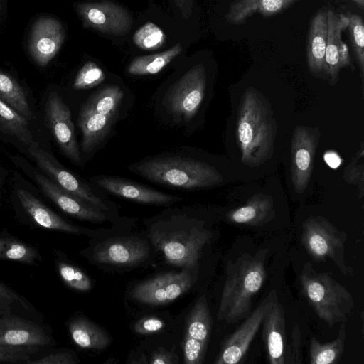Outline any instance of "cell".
Segmentation results:
<instances>
[{"label":"cell","mask_w":364,"mask_h":364,"mask_svg":"<svg viewBox=\"0 0 364 364\" xmlns=\"http://www.w3.org/2000/svg\"><path fill=\"white\" fill-rule=\"evenodd\" d=\"M268 253L267 248L243 253L228 263L218 311L219 321L232 324L250 314L252 299L266 278Z\"/></svg>","instance_id":"6da1fadb"},{"label":"cell","mask_w":364,"mask_h":364,"mask_svg":"<svg viewBox=\"0 0 364 364\" xmlns=\"http://www.w3.org/2000/svg\"><path fill=\"white\" fill-rule=\"evenodd\" d=\"M129 169L158 184L186 190L212 187L222 181L215 168L185 156H156L132 164Z\"/></svg>","instance_id":"7a4b0ae2"},{"label":"cell","mask_w":364,"mask_h":364,"mask_svg":"<svg viewBox=\"0 0 364 364\" xmlns=\"http://www.w3.org/2000/svg\"><path fill=\"white\" fill-rule=\"evenodd\" d=\"M301 290L318 317L331 328L346 323L355 307L352 294L327 272L305 262L299 274Z\"/></svg>","instance_id":"3957f363"},{"label":"cell","mask_w":364,"mask_h":364,"mask_svg":"<svg viewBox=\"0 0 364 364\" xmlns=\"http://www.w3.org/2000/svg\"><path fill=\"white\" fill-rule=\"evenodd\" d=\"M237 134L242 161L257 165L264 161L272 143L267 109L255 91L245 92L238 114Z\"/></svg>","instance_id":"277c9868"},{"label":"cell","mask_w":364,"mask_h":364,"mask_svg":"<svg viewBox=\"0 0 364 364\" xmlns=\"http://www.w3.org/2000/svg\"><path fill=\"white\" fill-rule=\"evenodd\" d=\"M347 237L322 216L310 217L302 224L301 241L310 257L316 262L329 259L343 275L351 276L354 271L344 257Z\"/></svg>","instance_id":"5b68a950"},{"label":"cell","mask_w":364,"mask_h":364,"mask_svg":"<svg viewBox=\"0 0 364 364\" xmlns=\"http://www.w3.org/2000/svg\"><path fill=\"white\" fill-rule=\"evenodd\" d=\"M211 237L210 231L196 226L168 232L157 231L152 240L167 262L190 269L198 265L201 251Z\"/></svg>","instance_id":"8992f818"},{"label":"cell","mask_w":364,"mask_h":364,"mask_svg":"<svg viewBox=\"0 0 364 364\" xmlns=\"http://www.w3.org/2000/svg\"><path fill=\"white\" fill-rule=\"evenodd\" d=\"M205 88V67L198 63L190 68L169 89L164 100L167 110L177 119L191 120L201 105Z\"/></svg>","instance_id":"52a82bcc"},{"label":"cell","mask_w":364,"mask_h":364,"mask_svg":"<svg viewBox=\"0 0 364 364\" xmlns=\"http://www.w3.org/2000/svg\"><path fill=\"white\" fill-rule=\"evenodd\" d=\"M277 298L276 291H272L260 301L256 309L245 318L242 325L223 343L214 361L215 364H237L244 360L264 317Z\"/></svg>","instance_id":"ba28073f"},{"label":"cell","mask_w":364,"mask_h":364,"mask_svg":"<svg viewBox=\"0 0 364 364\" xmlns=\"http://www.w3.org/2000/svg\"><path fill=\"white\" fill-rule=\"evenodd\" d=\"M75 9L85 27L108 35H124L133 23L129 12L112 1L78 3Z\"/></svg>","instance_id":"9c48e42d"},{"label":"cell","mask_w":364,"mask_h":364,"mask_svg":"<svg viewBox=\"0 0 364 364\" xmlns=\"http://www.w3.org/2000/svg\"><path fill=\"white\" fill-rule=\"evenodd\" d=\"M28 151L41 169L62 189L102 211L108 210L106 203L87 184L64 168L53 156L43 149L38 142L31 144Z\"/></svg>","instance_id":"30bf717a"},{"label":"cell","mask_w":364,"mask_h":364,"mask_svg":"<svg viewBox=\"0 0 364 364\" xmlns=\"http://www.w3.org/2000/svg\"><path fill=\"white\" fill-rule=\"evenodd\" d=\"M213 319L207 299L201 296L188 316L183 342V362L201 364L205 356Z\"/></svg>","instance_id":"8fae6325"},{"label":"cell","mask_w":364,"mask_h":364,"mask_svg":"<svg viewBox=\"0 0 364 364\" xmlns=\"http://www.w3.org/2000/svg\"><path fill=\"white\" fill-rule=\"evenodd\" d=\"M189 269L168 272L138 284L131 296L144 304H162L172 301L186 292L193 284Z\"/></svg>","instance_id":"7c38bea8"},{"label":"cell","mask_w":364,"mask_h":364,"mask_svg":"<svg viewBox=\"0 0 364 364\" xmlns=\"http://www.w3.org/2000/svg\"><path fill=\"white\" fill-rule=\"evenodd\" d=\"M46 119L50 131L63 153L75 164L81 165L82 159L70 110L56 92H50L47 98Z\"/></svg>","instance_id":"4fadbf2b"},{"label":"cell","mask_w":364,"mask_h":364,"mask_svg":"<svg viewBox=\"0 0 364 364\" xmlns=\"http://www.w3.org/2000/svg\"><path fill=\"white\" fill-rule=\"evenodd\" d=\"M65 29L60 21L52 16H41L33 24L28 50L39 66H46L59 52L65 39Z\"/></svg>","instance_id":"5bb4252c"},{"label":"cell","mask_w":364,"mask_h":364,"mask_svg":"<svg viewBox=\"0 0 364 364\" xmlns=\"http://www.w3.org/2000/svg\"><path fill=\"white\" fill-rule=\"evenodd\" d=\"M90 180L94 184L113 195L140 203L165 205L182 200L180 197L166 194L120 177L101 176H95Z\"/></svg>","instance_id":"9a60e30c"},{"label":"cell","mask_w":364,"mask_h":364,"mask_svg":"<svg viewBox=\"0 0 364 364\" xmlns=\"http://www.w3.org/2000/svg\"><path fill=\"white\" fill-rule=\"evenodd\" d=\"M149 254L147 243L136 237H116L99 244L92 257L100 263L119 266L134 265L144 260Z\"/></svg>","instance_id":"2e32d148"},{"label":"cell","mask_w":364,"mask_h":364,"mask_svg":"<svg viewBox=\"0 0 364 364\" xmlns=\"http://www.w3.org/2000/svg\"><path fill=\"white\" fill-rule=\"evenodd\" d=\"M316 141L314 134L306 127L295 128L291 141V181L295 191L302 193L310 180Z\"/></svg>","instance_id":"e0dca14e"},{"label":"cell","mask_w":364,"mask_h":364,"mask_svg":"<svg viewBox=\"0 0 364 364\" xmlns=\"http://www.w3.org/2000/svg\"><path fill=\"white\" fill-rule=\"evenodd\" d=\"M328 38L325 53V72L331 82L338 80L341 68L350 65V56L347 45L341 38L342 31L347 28L348 19L346 15L327 11Z\"/></svg>","instance_id":"ac0fdd59"},{"label":"cell","mask_w":364,"mask_h":364,"mask_svg":"<svg viewBox=\"0 0 364 364\" xmlns=\"http://www.w3.org/2000/svg\"><path fill=\"white\" fill-rule=\"evenodd\" d=\"M51 338L38 324L4 313L0 316V344L15 346H45Z\"/></svg>","instance_id":"d6986e66"},{"label":"cell","mask_w":364,"mask_h":364,"mask_svg":"<svg viewBox=\"0 0 364 364\" xmlns=\"http://www.w3.org/2000/svg\"><path fill=\"white\" fill-rule=\"evenodd\" d=\"M35 179L43 193L66 214L93 223H102L106 220L102 210L64 191L51 179L38 173L35 174Z\"/></svg>","instance_id":"ffe728a7"},{"label":"cell","mask_w":364,"mask_h":364,"mask_svg":"<svg viewBox=\"0 0 364 364\" xmlns=\"http://www.w3.org/2000/svg\"><path fill=\"white\" fill-rule=\"evenodd\" d=\"M262 338L268 362L285 364L287 354L286 318L284 309L278 298L262 322Z\"/></svg>","instance_id":"44dd1931"},{"label":"cell","mask_w":364,"mask_h":364,"mask_svg":"<svg viewBox=\"0 0 364 364\" xmlns=\"http://www.w3.org/2000/svg\"><path fill=\"white\" fill-rule=\"evenodd\" d=\"M327 38V11L320 10L311 22L306 46L307 63L309 70L314 75H319L322 72H325Z\"/></svg>","instance_id":"7402d4cb"},{"label":"cell","mask_w":364,"mask_h":364,"mask_svg":"<svg viewBox=\"0 0 364 364\" xmlns=\"http://www.w3.org/2000/svg\"><path fill=\"white\" fill-rule=\"evenodd\" d=\"M16 193L23 208L38 225L46 229L80 234L78 227L63 220L28 191L18 189Z\"/></svg>","instance_id":"603a6c76"},{"label":"cell","mask_w":364,"mask_h":364,"mask_svg":"<svg viewBox=\"0 0 364 364\" xmlns=\"http://www.w3.org/2000/svg\"><path fill=\"white\" fill-rule=\"evenodd\" d=\"M117 115L102 114L81 107L78 125L82 132L81 146L84 152L92 151L105 138Z\"/></svg>","instance_id":"cb8c5ba5"},{"label":"cell","mask_w":364,"mask_h":364,"mask_svg":"<svg viewBox=\"0 0 364 364\" xmlns=\"http://www.w3.org/2000/svg\"><path fill=\"white\" fill-rule=\"evenodd\" d=\"M297 0H235L230 4L225 19L230 23L240 25L254 14L269 17L280 13Z\"/></svg>","instance_id":"d4e9b609"},{"label":"cell","mask_w":364,"mask_h":364,"mask_svg":"<svg viewBox=\"0 0 364 364\" xmlns=\"http://www.w3.org/2000/svg\"><path fill=\"white\" fill-rule=\"evenodd\" d=\"M68 329L73 342L82 348L101 350L112 342L105 330L85 317L71 320Z\"/></svg>","instance_id":"484cf974"},{"label":"cell","mask_w":364,"mask_h":364,"mask_svg":"<svg viewBox=\"0 0 364 364\" xmlns=\"http://www.w3.org/2000/svg\"><path fill=\"white\" fill-rule=\"evenodd\" d=\"M273 203L266 196H255L245 205L230 211L227 215L228 221L235 224L262 225L274 217Z\"/></svg>","instance_id":"4316f807"},{"label":"cell","mask_w":364,"mask_h":364,"mask_svg":"<svg viewBox=\"0 0 364 364\" xmlns=\"http://www.w3.org/2000/svg\"><path fill=\"white\" fill-rule=\"evenodd\" d=\"M183 50L182 45L178 43L165 51L134 58L128 66L127 72L132 75H149L159 73Z\"/></svg>","instance_id":"83f0119b"},{"label":"cell","mask_w":364,"mask_h":364,"mask_svg":"<svg viewBox=\"0 0 364 364\" xmlns=\"http://www.w3.org/2000/svg\"><path fill=\"white\" fill-rule=\"evenodd\" d=\"M346 339L345 323H341L338 336L333 341L322 343L311 336L309 343V363H337L343 355Z\"/></svg>","instance_id":"f1b7e54d"},{"label":"cell","mask_w":364,"mask_h":364,"mask_svg":"<svg viewBox=\"0 0 364 364\" xmlns=\"http://www.w3.org/2000/svg\"><path fill=\"white\" fill-rule=\"evenodd\" d=\"M0 129L26 145L33 142L28 119L0 100Z\"/></svg>","instance_id":"f546056e"},{"label":"cell","mask_w":364,"mask_h":364,"mask_svg":"<svg viewBox=\"0 0 364 364\" xmlns=\"http://www.w3.org/2000/svg\"><path fill=\"white\" fill-rule=\"evenodd\" d=\"M0 100L27 119L32 112L23 89L11 75L0 69Z\"/></svg>","instance_id":"4dcf8cb0"},{"label":"cell","mask_w":364,"mask_h":364,"mask_svg":"<svg viewBox=\"0 0 364 364\" xmlns=\"http://www.w3.org/2000/svg\"><path fill=\"white\" fill-rule=\"evenodd\" d=\"M123 97L119 86L107 85L93 93L82 107L102 114L117 115Z\"/></svg>","instance_id":"1f68e13d"},{"label":"cell","mask_w":364,"mask_h":364,"mask_svg":"<svg viewBox=\"0 0 364 364\" xmlns=\"http://www.w3.org/2000/svg\"><path fill=\"white\" fill-rule=\"evenodd\" d=\"M38 255L35 248L16 239L0 237V259L33 264Z\"/></svg>","instance_id":"d6a6232c"},{"label":"cell","mask_w":364,"mask_h":364,"mask_svg":"<svg viewBox=\"0 0 364 364\" xmlns=\"http://www.w3.org/2000/svg\"><path fill=\"white\" fill-rule=\"evenodd\" d=\"M166 35L152 22H147L136 31L133 42L141 50H155L164 43Z\"/></svg>","instance_id":"836d02e7"},{"label":"cell","mask_w":364,"mask_h":364,"mask_svg":"<svg viewBox=\"0 0 364 364\" xmlns=\"http://www.w3.org/2000/svg\"><path fill=\"white\" fill-rule=\"evenodd\" d=\"M348 27L354 53L357 59L362 77L364 73V25L360 16L350 14Z\"/></svg>","instance_id":"e575fe53"},{"label":"cell","mask_w":364,"mask_h":364,"mask_svg":"<svg viewBox=\"0 0 364 364\" xmlns=\"http://www.w3.org/2000/svg\"><path fill=\"white\" fill-rule=\"evenodd\" d=\"M57 267L62 280L70 288L79 291L91 289L90 279L79 268L64 262H58Z\"/></svg>","instance_id":"d590c367"},{"label":"cell","mask_w":364,"mask_h":364,"mask_svg":"<svg viewBox=\"0 0 364 364\" xmlns=\"http://www.w3.org/2000/svg\"><path fill=\"white\" fill-rule=\"evenodd\" d=\"M105 77V73L95 63L88 61L77 74L73 87L75 90L90 89L102 82Z\"/></svg>","instance_id":"8d00e7d4"},{"label":"cell","mask_w":364,"mask_h":364,"mask_svg":"<svg viewBox=\"0 0 364 364\" xmlns=\"http://www.w3.org/2000/svg\"><path fill=\"white\" fill-rule=\"evenodd\" d=\"M38 348L0 344V362L27 363L29 361L31 355L35 353Z\"/></svg>","instance_id":"74e56055"},{"label":"cell","mask_w":364,"mask_h":364,"mask_svg":"<svg viewBox=\"0 0 364 364\" xmlns=\"http://www.w3.org/2000/svg\"><path fill=\"white\" fill-rule=\"evenodd\" d=\"M302 363L301 333L295 324L291 333V341L287 345L285 364H301Z\"/></svg>","instance_id":"f35d334b"},{"label":"cell","mask_w":364,"mask_h":364,"mask_svg":"<svg viewBox=\"0 0 364 364\" xmlns=\"http://www.w3.org/2000/svg\"><path fill=\"white\" fill-rule=\"evenodd\" d=\"M363 158V146L362 144L357 155L353 159V161L346 168L344 171L346 181L350 183L360 184L362 188L363 184V162L359 165V161Z\"/></svg>","instance_id":"ab89813d"},{"label":"cell","mask_w":364,"mask_h":364,"mask_svg":"<svg viewBox=\"0 0 364 364\" xmlns=\"http://www.w3.org/2000/svg\"><path fill=\"white\" fill-rule=\"evenodd\" d=\"M17 304L28 308L19 294L0 282V313H9L12 306Z\"/></svg>","instance_id":"60d3db41"},{"label":"cell","mask_w":364,"mask_h":364,"mask_svg":"<svg viewBox=\"0 0 364 364\" xmlns=\"http://www.w3.org/2000/svg\"><path fill=\"white\" fill-rule=\"evenodd\" d=\"M165 326L163 320L149 316L137 321L134 325V331L141 335L150 334L161 331Z\"/></svg>","instance_id":"b9f144b4"},{"label":"cell","mask_w":364,"mask_h":364,"mask_svg":"<svg viewBox=\"0 0 364 364\" xmlns=\"http://www.w3.org/2000/svg\"><path fill=\"white\" fill-rule=\"evenodd\" d=\"M78 361L68 352H58L46 355L36 360H29L28 364H75Z\"/></svg>","instance_id":"7bdbcfd3"},{"label":"cell","mask_w":364,"mask_h":364,"mask_svg":"<svg viewBox=\"0 0 364 364\" xmlns=\"http://www.w3.org/2000/svg\"><path fill=\"white\" fill-rule=\"evenodd\" d=\"M151 364H176L178 357L173 350L168 351L164 348H159L154 352L151 357Z\"/></svg>","instance_id":"ee69618b"},{"label":"cell","mask_w":364,"mask_h":364,"mask_svg":"<svg viewBox=\"0 0 364 364\" xmlns=\"http://www.w3.org/2000/svg\"><path fill=\"white\" fill-rule=\"evenodd\" d=\"M185 19L191 17L193 12V0H173Z\"/></svg>","instance_id":"f6af8a7d"},{"label":"cell","mask_w":364,"mask_h":364,"mask_svg":"<svg viewBox=\"0 0 364 364\" xmlns=\"http://www.w3.org/2000/svg\"><path fill=\"white\" fill-rule=\"evenodd\" d=\"M323 158L326 163L332 168H336L342 161L339 155L333 151H327Z\"/></svg>","instance_id":"bcb514c9"},{"label":"cell","mask_w":364,"mask_h":364,"mask_svg":"<svg viewBox=\"0 0 364 364\" xmlns=\"http://www.w3.org/2000/svg\"><path fill=\"white\" fill-rule=\"evenodd\" d=\"M355 2L360 8L363 9L364 7V0H351Z\"/></svg>","instance_id":"7dc6e473"},{"label":"cell","mask_w":364,"mask_h":364,"mask_svg":"<svg viewBox=\"0 0 364 364\" xmlns=\"http://www.w3.org/2000/svg\"><path fill=\"white\" fill-rule=\"evenodd\" d=\"M0 2H1V0H0Z\"/></svg>","instance_id":"c3c4849f"}]
</instances>
